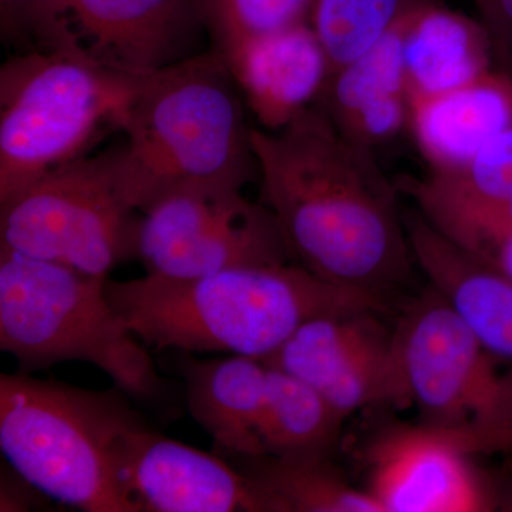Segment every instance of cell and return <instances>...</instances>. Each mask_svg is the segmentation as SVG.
Here are the masks:
<instances>
[{"label":"cell","instance_id":"cell-1","mask_svg":"<svg viewBox=\"0 0 512 512\" xmlns=\"http://www.w3.org/2000/svg\"><path fill=\"white\" fill-rule=\"evenodd\" d=\"M265 204L292 258L332 284L383 296L414 261L397 185L318 104L281 130L251 128Z\"/></svg>","mask_w":512,"mask_h":512},{"label":"cell","instance_id":"cell-2","mask_svg":"<svg viewBox=\"0 0 512 512\" xmlns=\"http://www.w3.org/2000/svg\"><path fill=\"white\" fill-rule=\"evenodd\" d=\"M107 298L147 348L265 360L309 320L386 313L375 293L325 281L302 265L245 266L194 279L106 282Z\"/></svg>","mask_w":512,"mask_h":512},{"label":"cell","instance_id":"cell-3","mask_svg":"<svg viewBox=\"0 0 512 512\" xmlns=\"http://www.w3.org/2000/svg\"><path fill=\"white\" fill-rule=\"evenodd\" d=\"M234 82L218 52L137 76L119 124L126 141L107 151L134 210L174 192L242 190L251 180L258 164Z\"/></svg>","mask_w":512,"mask_h":512},{"label":"cell","instance_id":"cell-4","mask_svg":"<svg viewBox=\"0 0 512 512\" xmlns=\"http://www.w3.org/2000/svg\"><path fill=\"white\" fill-rule=\"evenodd\" d=\"M107 279L0 247V349L23 373L90 363L128 397L167 406L173 384L114 311Z\"/></svg>","mask_w":512,"mask_h":512},{"label":"cell","instance_id":"cell-5","mask_svg":"<svg viewBox=\"0 0 512 512\" xmlns=\"http://www.w3.org/2000/svg\"><path fill=\"white\" fill-rule=\"evenodd\" d=\"M144 421L114 386L90 390L29 373L0 375V448L6 461L56 503L86 512H134L114 450Z\"/></svg>","mask_w":512,"mask_h":512},{"label":"cell","instance_id":"cell-6","mask_svg":"<svg viewBox=\"0 0 512 512\" xmlns=\"http://www.w3.org/2000/svg\"><path fill=\"white\" fill-rule=\"evenodd\" d=\"M137 76L66 52L19 53L0 72V204L119 128Z\"/></svg>","mask_w":512,"mask_h":512},{"label":"cell","instance_id":"cell-7","mask_svg":"<svg viewBox=\"0 0 512 512\" xmlns=\"http://www.w3.org/2000/svg\"><path fill=\"white\" fill-rule=\"evenodd\" d=\"M121 195L109 153L50 171L0 204V247L109 278L137 258V214Z\"/></svg>","mask_w":512,"mask_h":512},{"label":"cell","instance_id":"cell-8","mask_svg":"<svg viewBox=\"0 0 512 512\" xmlns=\"http://www.w3.org/2000/svg\"><path fill=\"white\" fill-rule=\"evenodd\" d=\"M403 404L427 426L483 433L512 416V367L481 345L433 286L393 332Z\"/></svg>","mask_w":512,"mask_h":512},{"label":"cell","instance_id":"cell-9","mask_svg":"<svg viewBox=\"0 0 512 512\" xmlns=\"http://www.w3.org/2000/svg\"><path fill=\"white\" fill-rule=\"evenodd\" d=\"M137 258L147 275L170 279L293 259L271 208L225 187L174 192L141 212Z\"/></svg>","mask_w":512,"mask_h":512},{"label":"cell","instance_id":"cell-10","mask_svg":"<svg viewBox=\"0 0 512 512\" xmlns=\"http://www.w3.org/2000/svg\"><path fill=\"white\" fill-rule=\"evenodd\" d=\"M114 461L134 512H286L281 500L214 451L165 437L146 421L121 434Z\"/></svg>","mask_w":512,"mask_h":512},{"label":"cell","instance_id":"cell-11","mask_svg":"<svg viewBox=\"0 0 512 512\" xmlns=\"http://www.w3.org/2000/svg\"><path fill=\"white\" fill-rule=\"evenodd\" d=\"M446 430L394 424L366 448V491L383 512H478L494 495Z\"/></svg>","mask_w":512,"mask_h":512},{"label":"cell","instance_id":"cell-12","mask_svg":"<svg viewBox=\"0 0 512 512\" xmlns=\"http://www.w3.org/2000/svg\"><path fill=\"white\" fill-rule=\"evenodd\" d=\"M63 8L80 52L114 72L141 76L201 55L198 0H63Z\"/></svg>","mask_w":512,"mask_h":512},{"label":"cell","instance_id":"cell-13","mask_svg":"<svg viewBox=\"0 0 512 512\" xmlns=\"http://www.w3.org/2000/svg\"><path fill=\"white\" fill-rule=\"evenodd\" d=\"M417 211L467 251L512 231V127L457 167L397 185Z\"/></svg>","mask_w":512,"mask_h":512},{"label":"cell","instance_id":"cell-14","mask_svg":"<svg viewBox=\"0 0 512 512\" xmlns=\"http://www.w3.org/2000/svg\"><path fill=\"white\" fill-rule=\"evenodd\" d=\"M402 16L376 45L330 73L315 101L343 137L375 154L410 131Z\"/></svg>","mask_w":512,"mask_h":512},{"label":"cell","instance_id":"cell-15","mask_svg":"<svg viewBox=\"0 0 512 512\" xmlns=\"http://www.w3.org/2000/svg\"><path fill=\"white\" fill-rule=\"evenodd\" d=\"M414 261L491 355L512 367V281L451 241L419 211L404 214Z\"/></svg>","mask_w":512,"mask_h":512},{"label":"cell","instance_id":"cell-16","mask_svg":"<svg viewBox=\"0 0 512 512\" xmlns=\"http://www.w3.org/2000/svg\"><path fill=\"white\" fill-rule=\"evenodd\" d=\"M262 128L281 130L311 107L332 67L308 22L247 40L221 55Z\"/></svg>","mask_w":512,"mask_h":512},{"label":"cell","instance_id":"cell-17","mask_svg":"<svg viewBox=\"0 0 512 512\" xmlns=\"http://www.w3.org/2000/svg\"><path fill=\"white\" fill-rule=\"evenodd\" d=\"M410 133L427 170L466 163L512 127V74L491 69L448 92L410 101Z\"/></svg>","mask_w":512,"mask_h":512},{"label":"cell","instance_id":"cell-18","mask_svg":"<svg viewBox=\"0 0 512 512\" xmlns=\"http://www.w3.org/2000/svg\"><path fill=\"white\" fill-rule=\"evenodd\" d=\"M402 25L410 101L456 89L494 69V46L483 23L440 0L414 3Z\"/></svg>","mask_w":512,"mask_h":512},{"label":"cell","instance_id":"cell-19","mask_svg":"<svg viewBox=\"0 0 512 512\" xmlns=\"http://www.w3.org/2000/svg\"><path fill=\"white\" fill-rule=\"evenodd\" d=\"M177 370L184 380L188 412L210 434L214 447L262 454L259 424L268 379L262 360L241 355L201 360L183 352Z\"/></svg>","mask_w":512,"mask_h":512},{"label":"cell","instance_id":"cell-20","mask_svg":"<svg viewBox=\"0 0 512 512\" xmlns=\"http://www.w3.org/2000/svg\"><path fill=\"white\" fill-rule=\"evenodd\" d=\"M382 315L365 311L309 320L262 362L299 377L320 392L392 343L393 332L380 322Z\"/></svg>","mask_w":512,"mask_h":512},{"label":"cell","instance_id":"cell-21","mask_svg":"<svg viewBox=\"0 0 512 512\" xmlns=\"http://www.w3.org/2000/svg\"><path fill=\"white\" fill-rule=\"evenodd\" d=\"M343 423L345 419L319 390L291 373L268 366L259 424L262 454L291 460H332Z\"/></svg>","mask_w":512,"mask_h":512},{"label":"cell","instance_id":"cell-22","mask_svg":"<svg viewBox=\"0 0 512 512\" xmlns=\"http://www.w3.org/2000/svg\"><path fill=\"white\" fill-rule=\"evenodd\" d=\"M212 451L275 495L286 512H383L366 490L348 483L332 460H291L218 447Z\"/></svg>","mask_w":512,"mask_h":512},{"label":"cell","instance_id":"cell-23","mask_svg":"<svg viewBox=\"0 0 512 512\" xmlns=\"http://www.w3.org/2000/svg\"><path fill=\"white\" fill-rule=\"evenodd\" d=\"M417 2L421 0H312L309 25L335 72L376 45Z\"/></svg>","mask_w":512,"mask_h":512},{"label":"cell","instance_id":"cell-24","mask_svg":"<svg viewBox=\"0 0 512 512\" xmlns=\"http://www.w3.org/2000/svg\"><path fill=\"white\" fill-rule=\"evenodd\" d=\"M312 0H198L205 25L224 55L247 42L309 23Z\"/></svg>","mask_w":512,"mask_h":512},{"label":"cell","instance_id":"cell-25","mask_svg":"<svg viewBox=\"0 0 512 512\" xmlns=\"http://www.w3.org/2000/svg\"><path fill=\"white\" fill-rule=\"evenodd\" d=\"M3 42L19 53L66 52L84 56L74 42L63 0H0Z\"/></svg>","mask_w":512,"mask_h":512},{"label":"cell","instance_id":"cell-26","mask_svg":"<svg viewBox=\"0 0 512 512\" xmlns=\"http://www.w3.org/2000/svg\"><path fill=\"white\" fill-rule=\"evenodd\" d=\"M49 495L30 483L8 461L2 464L0 474V511L52 510Z\"/></svg>","mask_w":512,"mask_h":512},{"label":"cell","instance_id":"cell-27","mask_svg":"<svg viewBox=\"0 0 512 512\" xmlns=\"http://www.w3.org/2000/svg\"><path fill=\"white\" fill-rule=\"evenodd\" d=\"M493 42L495 56L504 64L512 62V0H468Z\"/></svg>","mask_w":512,"mask_h":512},{"label":"cell","instance_id":"cell-28","mask_svg":"<svg viewBox=\"0 0 512 512\" xmlns=\"http://www.w3.org/2000/svg\"><path fill=\"white\" fill-rule=\"evenodd\" d=\"M447 433L464 453L471 454V456L512 450V416L500 426L484 431V433L471 434V436H463V434L453 433V431H447Z\"/></svg>","mask_w":512,"mask_h":512},{"label":"cell","instance_id":"cell-29","mask_svg":"<svg viewBox=\"0 0 512 512\" xmlns=\"http://www.w3.org/2000/svg\"><path fill=\"white\" fill-rule=\"evenodd\" d=\"M470 252L493 265L512 281V231Z\"/></svg>","mask_w":512,"mask_h":512}]
</instances>
